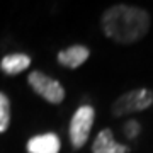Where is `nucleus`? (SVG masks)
<instances>
[{"label":"nucleus","instance_id":"4","mask_svg":"<svg viewBox=\"0 0 153 153\" xmlns=\"http://www.w3.org/2000/svg\"><path fill=\"white\" fill-rule=\"evenodd\" d=\"M29 85L33 87V90L43 99H46L51 104H60L65 99V88L58 80L51 78V76L44 75L41 71H33L27 76Z\"/></svg>","mask_w":153,"mask_h":153},{"label":"nucleus","instance_id":"3","mask_svg":"<svg viewBox=\"0 0 153 153\" xmlns=\"http://www.w3.org/2000/svg\"><path fill=\"white\" fill-rule=\"evenodd\" d=\"M94 116L95 112L90 105H82L75 111L70 123V140L75 148H82L87 143L94 124Z\"/></svg>","mask_w":153,"mask_h":153},{"label":"nucleus","instance_id":"1","mask_svg":"<svg viewBox=\"0 0 153 153\" xmlns=\"http://www.w3.org/2000/svg\"><path fill=\"white\" fill-rule=\"evenodd\" d=\"M102 31L107 38L121 44H131L145 38L150 29V16L134 5H112L102 16Z\"/></svg>","mask_w":153,"mask_h":153},{"label":"nucleus","instance_id":"9","mask_svg":"<svg viewBox=\"0 0 153 153\" xmlns=\"http://www.w3.org/2000/svg\"><path fill=\"white\" fill-rule=\"evenodd\" d=\"M10 123V104L5 94L0 92V133H5Z\"/></svg>","mask_w":153,"mask_h":153},{"label":"nucleus","instance_id":"10","mask_svg":"<svg viewBox=\"0 0 153 153\" xmlns=\"http://www.w3.org/2000/svg\"><path fill=\"white\" fill-rule=\"evenodd\" d=\"M124 134L129 138V140H134V138L140 134V124H138L134 119H131L128 124L124 126Z\"/></svg>","mask_w":153,"mask_h":153},{"label":"nucleus","instance_id":"7","mask_svg":"<svg viewBox=\"0 0 153 153\" xmlns=\"http://www.w3.org/2000/svg\"><path fill=\"white\" fill-rule=\"evenodd\" d=\"M88 48L87 46H82V44H75V46H70V48L63 49L58 53V61L60 65L66 66V68H78V66L85 63L88 58Z\"/></svg>","mask_w":153,"mask_h":153},{"label":"nucleus","instance_id":"5","mask_svg":"<svg viewBox=\"0 0 153 153\" xmlns=\"http://www.w3.org/2000/svg\"><path fill=\"white\" fill-rule=\"evenodd\" d=\"M60 148H61V141L55 133L38 134V136H33L27 141L29 153H58Z\"/></svg>","mask_w":153,"mask_h":153},{"label":"nucleus","instance_id":"6","mask_svg":"<svg viewBox=\"0 0 153 153\" xmlns=\"http://www.w3.org/2000/svg\"><path fill=\"white\" fill-rule=\"evenodd\" d=\"M128 152H129V148L116 141L109 128H105L99 133L92 145V153H128Z\"/></svg>","mask_w":153,"mask_h":153},{"label":"nucleus","instance_id":"8","mask_svg":"<svg viewBox=\"0 0 153 153\" xmlns=\"http://www.w3.org/2000/svg\"><path fill=\"white\" fill-rule=\"evenodd\" d=\"M29 65H31V58L27 55H22V53L7 55L0 61V68L5 71L7 75H17V73L26 70Z\"/></svg>","mask_w":153,"mask_h":153},{"label":"nucleus","instance_id":"2","mask_svg":"<svg viewBox=\"0 0 153 153\" xmlns=\"http://www.w3.org/2000/svg\"><path fill=\"white\" fill-rule=\"evenodd\" d=\"M152 104L153 92L150 88H134L116 99V102L111 107V112L116 117H119V116H126L131 112H138V111H145Z\"/></svg>","mask_w":153,"mask_h":153}]
</instances>
